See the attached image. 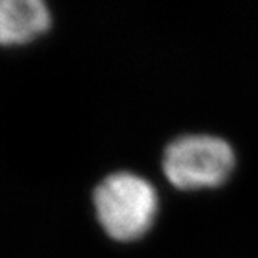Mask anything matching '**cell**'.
I'll list each match as a JSON object with an SVG mask.
<instances>
[{"mask_svg": "<svg viewBox=\"0 0 258 258\" xmlns=\"http://www.w3.org/2000/svg\"><path fill=\"white\" fill-rule=\"evenodd\" d=\"M50 27L41 0H0V45L25 44Z\"/></svg>", "mask_w": 258, "mask_h": 258, "instance_id": "3", "label": "cell"}, {"mask_svg": "<svg viewBox=\"0 0 258 258\" xmlns=\"http://www.w3.org/2000/svg\"><path fill=\"white\" fill-rule=\"evenodd\" d=\"M97 216L104 232L117 241H134L154 223L159 196L150 180L120 171L103 179L94 191Z\"/></svg>", "mask_w": 258, "mask_h": 258, "instance_id": "1", "label": "cell"}, {"mask_svg": "<svg viewBox=\"0 0 258 258\" xmlns=\"http://www.w3.org/2000/svg\"><path fill=\"white\" fill-rule=\"evenodd\" d=\"M162 167L165 176L177 188H212L230 176L235 154L224 139L190 134L177 137L167 146Z\"/></svg>", "mask_w": 258, "mask_h": 258, "instance_id": "2", "label": "cell"}]
</instances>
